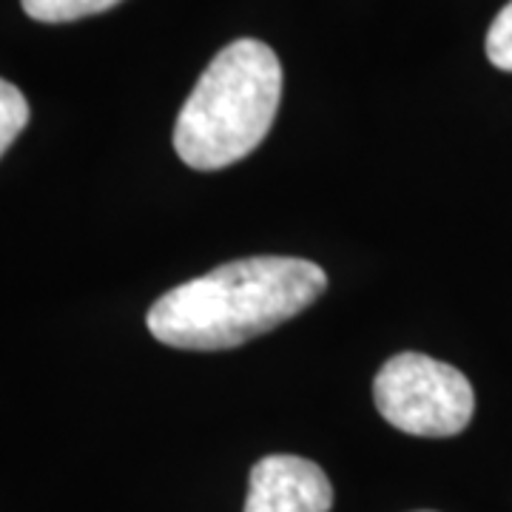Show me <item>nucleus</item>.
<instances>
[{"instance_id":"f257e3e1","label":"nucleus","mask_w":512,"mask_h":512,"mask_svg":"<svg viewBox=\"0 0 512 512\" xmlns=\"http://www.w3.org/2000/svg\"><path fill=\"white\" fill-rule=\"evenodd\" d=\"M325 271L299 256H248L163 293L146 316L157 342L177 350H231L311 308Z\"/></svg>"},{"instance_id":"f03ea898","label":"nucleus","mask_w":512,"mask_h":512,"mask_svg":"<svg viewBox=\"0 0 512 512\" xmlns=\"http://www.w3.org/2000/svg\"><path fill=\"white\" fill-rule=\"evenodd\" d=\"M282 100V63L262 40L242 37L208 63L174 126L180 160L220 171L268 137Z\"/></svg>"},{"instance_id":"7ed1b4c3","label":"nucleus","mask_w":512,"mask_h":512,"mask_svg":"<svg viewBox=\"0 0 512 512\" xmlns=\"http://www.w3.org/2000/svg\"><path fill=\"white\" fill-rule=\"evenodd\" d=\"M373 402L387 424L421 439L458 436L476 410L470 379L424 353L387 359L373 382Z\"/></svg>"},{"instance_id":"20e7f679","label":"nucleus","mask_w":512,"mask_h":512,"mask_svg":"<svg viewBox=\"0 0 512 512\" xmlns=\"http://www.w3.org/2000/svg\"><path fill=\"white\" fill-rule=\"evenodd\" d=\"M333 487L319 464L299 456H265L248 481L245 512H330Z\"/></svg>"},{"instance_id":"39448f33","label":"nucleus","mask_w":512,"mask_h":512,"mask_svg":"<svg viewBox=\"0 0 512 512\" xmlns=\"http://www.w3.org/2000/svg\"><path fill=\"white\" fill-rule=\"evenodd\" d=\"M123 0H20L23 12L40 23H69L109 12Z\"/></svg>"},{"instance_id":"423d86ee","label":"nucleus","mask_w":512,"mask_h":512,"mask_svg":"<svg viewBox=\"0 0 512 512\" xmlns=\"http://www.w3.org/2000/svg\"><path fill=\"white\" fill-rule=\"evenodd\" d=\"M29 126V103L15 83L0 77V157L18 140V134Z\"/></svg>"},{"instance_id":"0eeeda50","label":"nucleus","mask_w":512,"mask_h":512,"mask_svg":"<svg viewBox=\"0 0 512 512\" xmlns=\"http://www.w3.org/2000/svg\"><path fill=\"white\" fill-rule=\"evenodd\" d=\"M487 57L495 69L512 72V0L495 15L487 32Z\"/></svg>"}]
</instances>
